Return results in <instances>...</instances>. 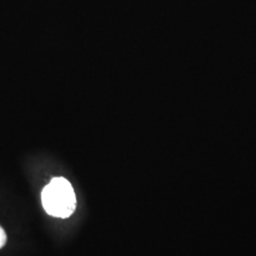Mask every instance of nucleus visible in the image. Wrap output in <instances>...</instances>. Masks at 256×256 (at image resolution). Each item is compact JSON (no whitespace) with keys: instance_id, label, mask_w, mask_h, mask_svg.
Masks as SVG:
<instances>
[{"instance_id":"obj_1","label":"nucleus","mask_w":256,"mask_h":256,"mask_svg":"<svg viewBox=\"0 0 256 256\" xmlns=\"http://www.w3.org/2000/svg\"><path fill=\"white\" fill-rule=\"evenodd\" d=\"M42 204L48 215L69 218L78 208V198L68 179L57 177L42 191Z\"/></svg>"},{"instance_id":"obj_2","label":"nucleus","mask_w":256,"mask_h":256,"mask_svg":"<svg viewBox=\"0 0 256 256\" xmlns=\"http://www.w3.org/2000/svg\"><path fill=\"white\" fill-rule=\"evenodd\" d=\"M8 242V236H6L5 230L0 226V249H2Z\"/></svg>"}]
</instances>
